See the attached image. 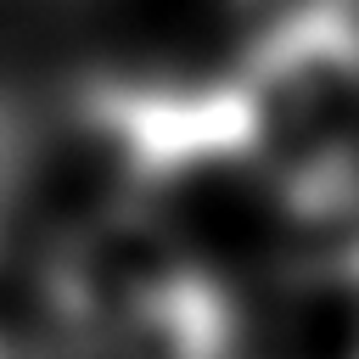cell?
<instances>
[{
    "label": "cell",
    "mask_w": 359,
    "mask_h": 359,
    "mask_svg": "<svg viewBox=\"0 0 359 359\" xmlns=\"http://www.w3.org/2000/svg\"><path fill=\"white\" fill-rule=\"evenodd\" d=\"M0 359H17V353H6V348H0Z\"/></svg>",
    "instance_id": "4"
},
{
    "label": "cell",
    "mask_w": 359,
    "mask_h": 359,
    "mask_svg": "<svg viewBox=\"0 0 359 359\" xmlns=\"http://www.w3.org/2000/svg\"><path fill=\"white\" fill-rule=\"evenodd\" d=\"M241 168L297 219L359 196V0H292L224 73Z\"/></svg>",
    "instance_id": "1"
},
{
    "label": "cell",
    "mask_w": 359,
    "mask_h": 359,
    "mask_svg": "<svg viewBox=\"0 0 359 359\" xmlns=\"http://www.w3.org/2000/svg\"><path fill=\"white\" fill-rule=\"evenodd\" d=\"M45 297L84 359H236L241 342L224 280L140 196L90 213L50 252Z\"/></svg>",
    "instance_id": "2"
},
{
    "label": "cell",
    "mask_w": 359,
    "mask_h": 359,
    "mask_svg": "<svg viewBox=\"0 0 359 359\" xmlns=\"http://www.w3.org/2000/svg\"><path fill=\"white\" fill-rule=\"evenodd\" d=\"M17 180H22V146H17V129L0 118V224H6V208L17 196Z\"/></svg>",
    "instance_id": "3"
}]
</instances>
